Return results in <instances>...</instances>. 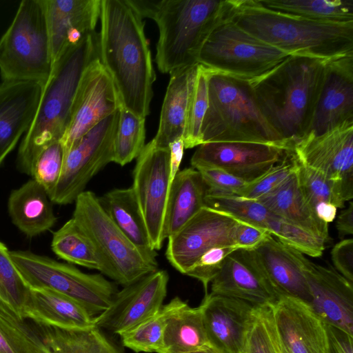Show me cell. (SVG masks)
<instances>
[{
	"mask_svg": "<svg viewBox=\"0 0 353 353\" xmlns=\"http://www.w3.org/2000/svg\"><path fill=\"white\" fill-rule=\"evenodd\" d=\"M295 170L277 188L256 201L285 221L326 243L329 238L328 224L319 219L306 202Z\"/></svg>",
	"mask_w": 353,
	"mask_h": 353,
	"instance_id": "28",
	"label": "cell"
},
{
	"mask_svg": "<svg viewBox=\"0 0 353 353\" xmlns=\"http://www.w3.org/2000/svg\"><path fill=\"white\" fill-rule=\"evenodd\" d=\"M206 187L200 172L194 168L183 169L170 186L163 228L165 239L177 232L205 206Z\"/></svg>",
	"mask_w": 353,
	"mask_h": 353,
	"instance_id": "30",
	"label": "cell"
},
{
	"mask_svg": "<svg viewBox=\"0 0 353 353\" xmlns=\"http://www.w3.org/2000/svg\"><path fill=\"white\" fill-rule=\"evenodd\" d=\"M273 318L285 353H328L326 324L305 302L281 296L272 304Z\"/></svg>",
	"mask_w": 353,
	"mask_h": 353,
	"instance_id": "19",
	"label": "cell"
},
{
	"mask_svg": "<svg viewBox=\"0 0 353 353\" xmlns=\"http://www.w3.org/2000/svg\"><path fill=\"white\" fill-rule=\"evenodd\" d=\"M23 317L63 329L79 330L94 326V316L81 303L47 289L30 288Z\"/></svg>",
	"mask_w": 353,
	"mask_h": 353,
	"instance_id": "27",
	"label": "cell"
},
{
	"mask_svg": "<svg viewBox=\"0 0 353 353\" xmlns=\"http://www.w3.org/2000/svg\"><path fill=\"white\" fill-rule=\"evenodd\" d=\"M209 345L201 306L184 302L167 321L159 353H183Z\"/></svg>",
	"mask_w": 353,
	"mask_h": 353,
	"instance_id": "33",
	"label": "cell"
},
{
	"mask_svg": "<svg viewBox=\"0 0 353 353\" xmlns=\"http://www.w3.org/2000/svg\"><path fill=\"white\" fill-rule=\"evenodd\" d=\"M249 250L280 297H293L309 303L310 295L304 274L307 258L303 253L282 243L272 234Z\"/></svg>",
	"mask_w": 353,
	"mask_h": 353,
	"instance_id": "22",
	"label": "cell"
},
{
	"mask_svg": "<svg viewBox=\"0 0 353 353\" xmlns=\"http://www.w3.org/2000/svg\"><path fill=\"white\" fill-rule=\"evenodd\" d=\"M336 228L341 239L353 234V204L351 201L348 207L338 216Z\"/></svg>",
	"mask_w": 353,
	"mask_h": 353,
	"instance_id": "51",
	"label": "cell"
},
{
	"mask_svg": "<svg viewBox=\"0 0 353 353\" xmlns=\"http://www.w3.org/2000/svg\"><path fill=\"white\" fill-rule=\"evenodd\" d=\"M314 212L319 219L328 224L336 218L337 208L332 203H322L314 208Z\"/></svg>",
	"mask_w": 353,
	"mask_h": 353,
	"instance_id": "52",
	"label": "cell"
},
{
	"mask_svg": "<svg viewBox=\"0 0 353 353\" xmlns=\"http://www.w3.org/2000/svg\"><path fill=\"white\" fill-rule=\"evenodd\" d=\"M168 281V272L158 270L124 287L110 305L94 316V325L119 335L152 316L163 305Z\"/></svg>",
	"mask_w": 353,
	"mask_h": 353,
	"instance_id": "16",
	"label": "cell"
},
{
	"mask_svg": "<svg viewBox=\"0 0 353 353\" xmlns=\"http://www.w3.org/2000/svg\"><path fill=\"white\" fill-rule=\"evenodd\" d=\"M74 203L72 218L105 261L108 278L125 287L158 270L157 252L134 245L110 219L94 192L83 191Z\"/></svg>",
	"mask_w": 353,
	"mask_h": 353,
	"instance_id": "7",
	"label": "cell"
},
{
	"mask_svg": "<svg viewBox=\"0 0 353 353\" xmlns=\"http://www.w3.org/2000/svg\"><path fill=\"white\" fill-rule=\"evenodd\" d=\"M210 293L254 306L274 304L280 298L247 249H236L225 258L211 281Z\"/></svg>",
	"mask_w": 353,
	"mask_h": 353,
	"instance_id": "23",
	"label": "cell"
},
{
	"mask_svg": "<svg viewBox=\"0 0 353 353\" xmlns=\"http://www.w3.org/2000/svg\"><path fill=\"white\" fill-rule=\"evenodd\" d=\"M239 220L202 208L177 232L168 238L165 256L177 271L185 274L196 260L215 246H235Z\"/></svg>",
	"mask_w": 353,
	"mask_h": 353,
	"instance_id": "13",
	"label": "cell"
},
{
	"mask_svg": "<svg viewBox=\"0 0 353 353\" xmlns=\"http://www.w3.org/2000/svg\"><path fill=\"white\" fill-rule=\"evenodd\" d=\"M133 170L131 186L144 221L152 248H161L165 241L163 228L170 191V150L145 145Z\"/></svg>",
	"mask_w": 353,
	"mask_h": 353,
	"instance_id": "12",
	"label": "cell"
},
{
	"mask_svg": "<svg viewBox=\"0 0 353 353\" xmlns=\"http://www.w3.org/2000/svg\"><path fill=\"white\" fill-rule=\"evenodd\" d=\"M98 57L110 76L121 106L145 118L156 74L145 23L128 0H101Z\"/></svg>",
	"mask_w": 353,
	"mask_h": 353,
	"instance_id": "1",
	"label": "cell"
},
{
	"mask_svg": "<svg viewBox=\"0 0 353 353\" xmlns=\"http://www.w3.org/2000/svg\"><path fill=\"white\" fill-rule=\"evenodd\" d=\"M0 353H50L33 322L1 300Z\"/></svg>",
	"mask_w": 353,
	"mask_h": 353,
	"instance_id": "36",
	"label": "cell"
},
{
	"mask_svg": "<svg viewBox=\"0 0 353 353\" xmlns=\"http://www.w3.org/2000/svg\"><path fill=\"white\" fill-rule=\"evenodd\" d=\"M30 290L15 267L10 251L0 241V300L23 317Z\"/></svg>",
	"mask_w": 353,
	"mask_h": 353,
	"instance_id": "42",
	"label": "cell"
},
{
	"mask_svg": "<svg viewBox=\"0 0 353 353\" xmlns=\"http://www.w3.org/2000/svg\"><path fill=\"white\" fill-rule=\"evenodd\" d=\"M293 151L300 162L326 178L353 183V120L305 136Z\"/></svg>",
	"mask_w": 353,
	"mask_h": 353,
	"instance_id": "17",
	"label": "cell"
},
{
	"mask_svg": "<svg viewBox=\"0 0 353 353\" xmlns=\"http://www.w3.org/2000/svg\"><path fill=\"white\" fill-rule=\"evenodd\" d=\"M207 70L208 103L202 143L249 142L293 149L263 115L249 81Z\"/></svg>",
	"mask_w": 353,
	"mask_h": 353,
	"instance_id": "5",
	"label": "cell"
},
{
	"mask_svg": "<svg viewBox=\"0 0 353 353\" xmlns=\"http://www.w3.org/2000/svg\"><path fill=\"white\" fill-rule=\"evenodd\" d=\"M263 7L300 18L328 23L353 22V0H257Z\"/></svg>",
	"mask_w": 353,
	"mask_h": 353,
	"instance_id": "35",
	"label": "cell"
},
{
	"mask_svg": "<svg viewBox=\"0 0 353 353\" xmlns=\"http://www.w3.org/2000/svg\"><path fill=\"white\" fill-rule=\"evenodd\" d=\"M208 103V70L199 64L183 137L185 149L202 144L201 130Z\"/></svg>",
	"mask_w": 353,
	"mask_h": 353,
	"instance_id": "41",
	"label": "cell"
},
{
	"mask_svg": "<svg viewBox=\"0 0 353 353\" xmlns=\"http://www.w3.org/2000/svg\"><path fill=\"white\" fill-rule=\"evenodd\" d=\"M304 274L314 312L326 324L353 335V283L336 270L310 261Z\"/></svg>",
	"mask_w": 353,
	"mask_h": 353,
	"instance_id": "18",
	"label": "cell"
},
{
	"mask_svg": "<svg viewBox=\"0 0 353 353\" xmlns=\"http://www.w3.org/2000/svg\"><path fill=\"white\" fill-rule=\"evenodd\" d=\"M184 303L176 296L152 316L119 334L122 344L136 352L159 353L168 319Z\"/></svg>",
	"mask_w": 353,
	"mask_h": 353,
	"instance_id": "38",
	"label": "cell"
},
{
	"mask_svg": "<svg viewBox=\"0 0 353 353\" xmlns=\"http://www.w3.org/2000/svg\"><path fill=\"white\" fill-rule=\"evenodd\" d=\"M328 336V353H353V335L326 325Z\"/></svg>",
	"mask_w": 353,
	"mask_h": 353,
	"instance_id": "49",
	"label": "cell"
},
{
	"mask_svg": "<svg viewBox=\"0 0 353 353\" xmlns=\"http://www.w3.org/2000/svg\"><path fill=\"white\" fill-rule=\"evenodd\" d=\"M331 258L337 272L353 283V239H343L331 251Z\"/></svg>",
	"mask_w": 353,
	"mask_h": 353,
	"instance_id": "47",
	"label": "cell"
},
{
	"mask_svg": "<svg viewBox=\"0 0 353 353\" xmlns=\"http://www.w3.org/2000/svg\"><path fill=\"white\" fill-rule=\"evenodd\" d=\"M198 65L183 68L170 74L159 128L152 140L155 146L169 148L172 142L183 138Z\"/></svg>",
	"mask_w": 353,
	"mask_h": 353,
	"instance_id": "26",
	"label": "cell"
},
{
	"mask_svg": "<svg viewBox=\"0 0 353 353\" xmlns=\"http://www.w3.org/2000/svg\"><path fill=\"white\" fill-rule=\"evenodd\" d=\"M63 159V146L57 141L41 151L32 164L30 176L44 188L50 199L59 181Z\"/></svg>",
	"mask_w": 353,
	"mask_h": 353,
	"instance_id": "44",
	"label": "cell"
},
{
	"mask_svg": "<svg viewBox=\"0 0 353 353\" xmlns=\"http://www.w3.org/2000/svg\"><path fill=\"white\" fill-rule=\"evenodd\" d=\"M11 259L30 288L47 289L81 303L92 316L105 310L119 291L116 283L99 274L30 251H10Z\"/></svg>",
	"mask_w": 353,
	"mask_h": 353,
	"instance_id": "9",
	"label": "cell"
},
{
	"mask_svg": "<svg viewBox=\"0 0 353 353\" xmlns=\"http://www.w3.org/2000/svg\"><path fill=\"white\" fill-rule=\"evenodd\" d=\"M295 172L302 194L313 212L322 203H332L337 208H343L345 201H351L353 197V183L329 179L297 158Z\"/></svg>",
	"mask_w": 353,
	"mask_h": 353,
	"instance_id": "37",
	"label": "cell"
},
{
	"mask_svg": "<svg viewBox=\"0 0 353 353\" xmlns=\"http://www.w3.org/2000/svg\"><path fill=\"white\" fill-rule=\"evenodd\" d=\"M53 66L71 47L94 32L101 0H42Z\"/></svg>",
	"mask_w": 353,
	"mask_h": 353,
	"instance_id": "21",
	"label": "cell"
},
{
	"mask_svg": "<svg viewBox=\"0 0 353 353\" xmlns=\"http://www.w3.org/2000/svg\"><path fill=\"white\" fill-rule=\"evenodd\" d=\"M119 110L88 131L64 154L61 173L50 199L52 203L74 202L88 182L113 162Z\"/></svg>",
	"mask_w": 353,
	"mask_h": 353,
	"instance_id": "11",
	"label": "cell"
},
{
	"mask_svg": "<svg viewBox=\"0 0 353 353\" xmlns=\"http://www.w3.org/2000/svg\"><path fill=\"white\" fill-rule=\"evenodd\" d=\"M237 248L232 246H215L205 252L188 270L185 275L200 281L208 294L210 283L219 273L225 258Z\"/></svg>",
	"mask_w": 353,
	"mask_h": 353,
	"instance_id": "45",
	"label": "cell"
},
{
	"mask_svg": "<svg viewBox=\"0 0 353 353\" xmlns=\"http://www.w3.org/2000/svg\"><path fill=\"white\" fill-rule=\"evenodd\" d=\"M326 61L289 55L265 74L249 81L263 115L292 146L307 134L322 86Z\"/></svg>",
	"mask_w": 353,
	"mask_h": 353,
	"instance_id": "2",
	"label": "cell"
},
{
	"mask_svg": "<svg viewBox=\"0 0 353 353\" xmlns=\"http://www.w3.org/2000/svg\"><path fill=\"white\" fill-rule=\"evenodd\" d=\"M32 321L50 353H123L95 326L70 330Z\"/></svg>",
	"mask_w": 353,
	"mask_h": 353,
	"instance_id": "31",
	"label": "cell"
},
{
	"mask_svg": "<svg viewBox=\"0 0 353 353\" xmlns=\"http://www.w3.org/2000/svg\"><path fill=\"white\" fill-rule=\"evenodd\" d=\"M52 203L44 188L32 179L11 192L8 212L19 230L33 237L55 224L57 217Z\"/></svg>",
	"mask_w": 353,
	"mask_h": 353,
	"instance_id": "29",
	"label": "cell"
},
{
	"mask_svg": "<svg viewBox=\"0 0 353 353\" xmlns=\"http://www.w3.org/2000/svg\"><path fill=\"white\" fill-rule=\"evenodd\" d=\"M168 148L170 150L169 188H170L175 176L179 171L183 156L185 146L183 138L174 141Z\"/></svg>",
	"mask_w": 353,
	"mask_h": 353,
	"instance_id": "50",
	"label": "cell"
},
{
	"mask_svg": "<svg viewBox=\"0 0 353 353\" xmlns=\"http://www.w3.org/2000/svg\"><path fill=\"white\" fill-rule=\"evenodd\" d=\"M351 120L353 54L326 61L322 86L306 135L320 134Z\"/></svg>",
	"mask_w": 353,
	"mask_h": 353,
	"instance_id": "20",
	"label": "cell"
},
{
	"mask_svg": "<svg viewBox=\"0 0 353 353\" xmlns=\"http://www.w3.org/2000/svg\"><path fill=\"white\" fill-rule=\"evenodd\" d=\"M183 353H224L216 347L209 345L203 347Z\"/></svg>",
	"mask_w": 353,
	"mask_h": 353,
	"instance_id": "53",
	"label": "cell"
},
{
	"mask_svg": "<svg viewBox=\"0 0 353 353\" xmlns=\"http://www.w3.org/2000/svg\"><path fill=\"white\" fill-rule=\"evenodd\" d=\"M44 85L3 81L0 84V165L28 130Z\"/></svg>",
	"mask_w": 353,
	"mask_h": 353,
	"instance_id": "25",
	"label": "cell"
},
{
	"mask_svg": "<svg viewBox=\"0 0 353 353\" xmlns=\"http://www.w3.org/2000/svg\"><path fill=\"white\" fill-rule=\"evenodd\" d=\"M99 200L110 219L134 245L146 252H156L131 187L111 190Z\"/></svg>",
	"mask_w": 353,
	"mask_h": 353,
	"instance_id": "32",
	"label": "cell"
},
{
	"mask_svg": "<svg viewBox=\"0 0 353 353\" xmlns=\"http://www.w3.org/2000/svg\"><path fill=\"white\" fill-rule=\"evenodd\" d=\"M296 157L293 149L283 160L256 179L248 183L238 196L249 200H257L281 185L295 170Z\"/></svg>",
	"mask_w": 353,
	"mask_h": 353,
	"instance_id": "43",
	"label": "cell"
},
{
	"mask_svg": "<svg viewBox=\"0 0 353 353\" xmlns=\"http://www.w3.org/2000/svg\"><path fill=\"white\" fill-rule=\"evenodd\" d=\"M51 248L60 259L98 270L109 276V270L94 245L72 218L54 232Z\"/></svg>",
	"mask_w": 353,
	"mask_h": 353,
	"instance_id": "34",
	"label": "cell"
},
{
	"mask_svg": "<svg viewBox=\"0 0 353 353\" xmlns=\"http://www.w3.org/2000/svg\"><path fill=\"white\" fill-rule=\"evenodd\" d=\"M270 234V232L262 228L239 221L235 234V246L237 249H253Z\"/></svg>",
	"mask_w": 353,
	"mask_h": 353,
	"instance_id": "48",
	"label": "cell"
},
{
	"mask_svg": "<svg viewBox=\"0 0 353 353\" xmlns=\"http://www.w3.org/2000/svg\"><path fill=\"white\" fill-rule=\"evenodd\" d=\"M292 149L249 142H208L193 154L192 167L217 168L251 182L281 162Z\"/></svg>",
	"mask_w": 353,
	"mask_h": 353,
	"instance_id": "15",
	"label": "cell"
},
{
	"mask_svg": "<svg viewBox=\"0 0 353 353\" xmlns=\"http://www.w3.org/2000/svg\"><path fill=\"white\" fill-rule=\"evenodd\" d=\"M121 105L114 84L95 58L85 69L78 86L71 108L67 129L60 142L64 154L101 120Z\"/></svg>",
	"mask_w": 353,
	"mask_h": 353,
	"instance_id": "14",
	"label": "cell"
},
{
	"mask_svg": "<svg viewBox=\"0 0 353 353\" xmlns=\"http://www.w3.org/2000/svg\"><path fill=\"white\" fill-rule=\"evenodd\" d=\"M196 170L205 185V195L238 196L249 183L220 169L200 168Z\"/></svg>",
	"mask_w": 353,
	"mask_h": 353,
	"instance_id": "46",
	"label": "cell"
},
{
	"mask_svg": "<svg viewBox=\"0 0 353 353\" xmlns=\"http://www.w3.org/2000/svg\"><path fill=\"white\" fill-rule=\"evenodd\" d=\"M233 6L234 0H159L152 18L159 31L155 56L159 70L170 74L198 64L205 40Z\"/></svg>",
	"mask_w": 353,
	"mask_h": 353,
	"instance_id": "6",
	"label": "cell"
},
{
	"mask_svg": "<svg viewBox=\"0 0 353 353\" xmlns=\"http://www.w3.org/2000/svg\"><path fill=\"white\" fill-rule=\"evenodd\" d=\"M288 56L240 28L230 14L205 40L197 63L210 70L251 81Z\"/></svg>",
	"mask_w": 353,
	"mask_h": 353,
	"instance_id": "10",
	"label": "cell"
},
{
	"mask_svg": "<svg viewBox=\"0 0 353 353\" xmlns=\"http://www.w3.org/2000/svg\"><path fill=\"white\" fill-rule=\"evenodd\" d=\"M210 344L224 353H243L254 305L209 293L200 305Z\"/></svg>",
	"mask_w": 353,
	"mask_h": 353,
	"instance_id": "24",
	"label": "cell"
},
{
	"mask_svg": "<svg viewBox=\"0 0 353 353\" xmlns=\"http://www.w3.org/2000/svg\"><path fill=\"white\" fill-rule=\"evenodd\" d=\"M243 353H285L275 327L272 304L254 306Z\"/></svg>",
	"mask_w": 353,
	"mask_h": 353,
	"instance_id": "40",
	"label": "cell"
},
{
	"mask_svg": "<svg viewBox=\"0 0 353 353\" xmlns=\"http://www.w3.org/2000/svg\"><path fill=\"white\" fill-rule=\"evenodd\" d=\"M97 57L95 32L69 48L53 66L34 118L19 148L17 165L21 172L30 176L32 164L41 152L61 141L70 121L72 105L81 77Z\"/></svg>",
	"mask_w": 353,
	"mask_h": 353,
	"instance_id": "4",
	"label": "cell"
},
{
	"mask_svg": "<svg viewBox=\"0 0 353 353\" xmlns=\"http://www.w3.org/2000/svg\"><path fill=\"white\" fill-rule=\"evenodd\" d=\"M52 70L42 0H23L0 39L2 81L46 84Z\"/></svg>",
	"mask_w": 353,
	"mask_h": 353,
	"instance_id": "8",
	"label": "cell"
},
{
	"mask_svg": "<svg viewBox=\"0 0 353 353\" xmlns=\"http://www.w3.org/2000/svg\"><path fill=\"white\" fill-rule=\"evenodd\" d=\"M231 20L288 55L329 61L353 54V22L311 21L269 10L257 0H234Z\"/></svg>",
	"mask_w": 353,
	"mask_h": 353,
	"instance_id": "3",
	"label": "cell"
},
{
	"mask_svg": "<svg viewBox=\"0 0 353 353\" xmlns=\"http://www.w3.org/2000/svg\"><path fill=\"white\" fill-rule=\"evenodd\" d=\"M119 110L113 162L123 166L137 158L145 145V118L133 114L121 105Z\"/></svg>",
	"mask_w": 353,
	"mask_h": 353,
	"instance_id": "39",
	"label": "cell"
}]
</instances>
